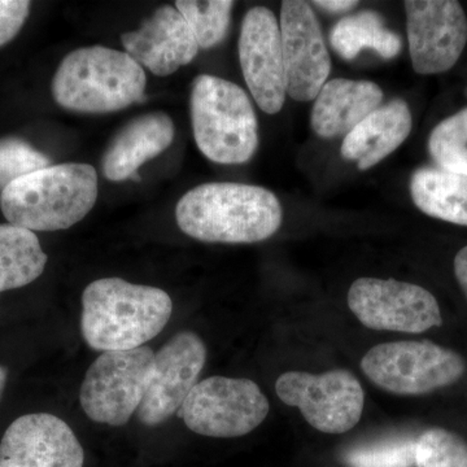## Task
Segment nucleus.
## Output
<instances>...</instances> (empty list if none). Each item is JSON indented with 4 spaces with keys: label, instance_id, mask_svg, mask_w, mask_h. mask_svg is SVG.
Returning <instances> with one entry per match:
<instances>
[{
    "label": "nucleus",
    "instance_id": "nucleus-1",
    "mask_svg": "<svg viewBox=\"0 0 467 467\" xmlns=\"http://www.w3.org/2000/svg\"><path fill=\"white\" fill-rule=\"evenodd\" d=\"M186 235L207 243H257L278 232L284 211L278 198L252 184H201L184 193L175 208Z\"/></svg>",
    "mask_w": 467,
    "mask_h": 467
},
{
    "label": "nucleus",
    "instance_id": "nucleus-2",
    "mask_svg": "<svg viewBox=\"0 0 467 467\" xmlns=\"http://www.w3.org/2000/svg\"><path fill=\"white\" fill-rule=\"evenodd\" d=\"M171 313L173 301L158 287L101 278L82 294L81 334L101 353L140 348L164 330Z\"/></svg>",
    "mask_w": 467,
    "mask_h": 467
},
{
    "label": "nucleus",
    "instance_id": "nucleus-3",
    "mask_svg": "<svg viewBox=\"0 0 467 467\" xmlns=\"http://www.w3.org/2000/svg\"><path fill=\"white\" fill-rule=\"evenodd\" d=\"M98 199L97 171L88 164L50 165L15 181L0 193L9 225L58 232L84 220Z\"/></svg>",
    "mask_w": 467,
    "mask_h": 467
},
{
    "label": "nucleus",
    "instance_id": "nucleus-4",
    "mask_svg": "<svg viewBox=\"0 0 467 467\" xmlns=\"http://www.w3.org/2000/svg\"><path fill=\"white\" fill-rule=\"evenodd\" d=\"M146 84L143 67L130 55L94 46L64 57L52 79V95L63 109L99 115L140 103Z\"/></svg>",
    "mask_w": 467,
    "mask_h": 467
},
{
    "label": "nucleus",
    "instance_id": "nucleus-5",
    "mask_svg": "<svg viewBox=\"0 0 467 467\" xmlns=\"http://www.w3.org/2000/svg\"><path fill=\"white\" fill-rule=\"evenodd\" d=\"M192 121L196 146L218 164H243L259 146L257 117L243 88L220 77L192 82Z\"/></svg>",
    "mask_w": 467,
    "mask_h": 467
},
{
    "label": "nucleus",
    "instance_id": "nucleus-6",
    "mask_svg": "<svg viewBox=\"0 0 467 467\" xmlns=\"http://www.w3.org/2000/svg\"><path fill=\"white\" fill-rule=\"evenodd\" d=\"M153 368L155 352L150 347L101 353L79 391L86 416L100 425H126L142 404Z\"/></svg>",
    "mask_w": 467,
    "mask_h": 467
},
{
    "label": "nucleus",
    "instance_id": "nucleus-7",
    "mask_svg": "<svg viewBox=\"0 0 467 467\" xmlns=\"http://www.w3.org/2000/svg\"><path fill=\"white\" fill-rule=\"evenodd\" d=\"M361 368L384 391L418 396L459 382L466 365L451 349L408 340L373 347L361 359Z\"/></svg>",
    "mask_w": 467,
    "mask_h": 467
},
{
    "label": "nucleus",
    "instance_id": "nucleus-8",
    "mask_svg": "<svg viewBox=\"0 0 467 467\" xmlns=\"http://www.w3.org/2000/svg\"><path fill=\"white\" fill-rule=\"evenodd\" d=\"M269 410L266 396L254 380L211 377L196 383L178 416L195 434L229 439L250 434Z\"/></svg>",
    "mask_w": 467,
    "mask_h": 467
},
{
    "label": "nucleus",
    "instance_id": "nucleus-9",
    "mask_svg": "<svg viewBox=\"0 0 467 467\" xmlns=\"http://www.w3.org/2000/svg\"><path fill=\"white\" fill-rule=\"evenodd\" d=\"M275 392L288 407L299 408L306 422L325 434L349 431L364 411V389L346 368L318 376L287 371L276 380Z\"/></svg>",
    "mask_w": 467,
    "mask_h": 467
},
{
    "label": "nucleus",
    "instance_id": "nucleus-10",
    "mask_svg": "<svg viewBox=\"0 0 467 467\" xmlns=\"http://www.w3.org/2000/svg\"><path fill=\"white\" fill-rule=\"evenodd\" d=\"M348 306L373 330L420 334L442 324L441 306L431 292L395 279H358L350 285Z\"/></svg>",
    "mask_w": 467,
    "mask_h": 467
},
{
    "label": "nucleus",
    "instance_id": "nucleus-11",
    "mask_svg": "<svg viewBox=\"0 0 467 467\" xmlns=\"http://www.w3.org/2000/svg\"><path fill=\"white\" fill-rule=\"evenodd\" d=\"M409 51L418 75L447 72L467 43V18L454 0H408Z\"/></svg>",
    "mask_w": 467,
    "mask_h": 467
},
{
    "label": "nucleus",
    "instance_id": "nucleus-12",
    "mask_svg": "<svg viewBox=\"0 0 467 467\" xmlns=\"http://www.w3.org/2000/svg\"><path fill=\"white\" fill-rule=\"evenodd\" d=\"M207 361V347L192 331H181L159 352L149 389L137 416L144 426L167 422L180 411L187 396L198 383Z\"/></svg>",
    "mask_w": 467,
    "mask_h": 467
},
{
    "label": "nucleus",
    "instance_id": "nucleus-13",
    "mask_svg": "<svg viewBox=\"0 0 467 467\" xmlns=\"http://www.w3.org/2000/svg\"><path fill=\"white\" fill-rule=\"evenodd\" d=\"M279 29L285 92L297 101L316 99L330 75L331 61L321 27L308 3L285 0Z\"/></svg>",
    "mask_w": 467,
    "mask_h": 467
},
{
    "label": "nucleus",
    "instance_id": "nucleus-14",
    "mask_svg": "<svg viewBox=\"0 0 467 467\" xmlns=\"http://www.w3.org/2000/svg\"><path fill=\"white\" fill-rule=\"evenodd\" d=\"M239 60L252 97L267 115L284 109L285 76L281 29L270 9L254 7L245 14L239 38Z\"/></svg>",
    "mask_w": 467,
    "mask_h": 467
},
{
    "label": "nucleus",
    "instance_id": "nucleus-15",
    "mask_svg": "<svg viewBox=\"0 0 467 467\" xmlns=\"http://www.w3.org/2000/svg\"><path fill=\"white\" fill-rule=\"evenodd\" d=\"M84 462L75 432L52 414L17 418L0 441V467H84Z\"/></svg>",
    "mask_w": 467,
    "mask_h": 467
},
{
    "label": "nucleus",
    "instance_id": "nucleus-16",
    "mask_svg": "<svg viewBox=\"0 0 467 467\" xmlns=\"http://www.w3.org/2000/svg\"><path fill=\"white\" fill-rule=\"evenodd\" d=\"M126 54L159 77L192 63L199 46L182 15L171 5L159 8L137 32L121 36Z\"/></svg>",
    "mask_w": 467,
    "mask_h": 467
},
{
    "label": "nucleus",
    "instance_id": "nucleus-17",
    "mask_svg": "<svg viewBox=\"0 0 467 467\" xmlns=\"http://www.w3.org/2000/svg\"><path fill=\"white\" fill-rule=\"evenodd\" d=\"M174 134L173 121L165 113L137 117L116 135L104 153L101 159L104 177L112 182L133 178L144 162L171 146Z\"/></svg>",
    "mask_w": 467,
    "mask_h": 467
},
{
    "label": "nucleus",
    "instance_id": "nucleus-18",
    "mask_svg": "<svg viewBox=\"0 0 467 467\" xmlns=\"http://www.w3.org/2000/svg\"><path fill=\"white\" fill-rule=\"evenodd\" d=\"M413 126L410 109L404 100L395 99L365 117L344 138L342 156L358 161L359 171L373 168L398 150Z\"/></svg>",
    "mask_w": 467,
    "mask_h": 467
},
{
    "label": "nucleus",
    "instance_id": "nucleus-19",
    "mask_svg": "<svg viewBox=\"0 0 467 467\" xmlns=\"http://www.w3.org/2000/svg\"><path fill=\"white\" fill-rule=\"evenodd\" d=\"M382 100V88L374 82L331 79L316 98L313 130L324 138L348 134L365 117L379 109Z\"/></svg>",
    "mask_w": 467,
    "mask_h": 467
},
{
    "label": "nucleus",
    "instance_id": "nucleus-20",
    "mask_svg": "<svg viewBox=\"0 0 467 467\" xmlns=\"http://www.w3.org/2000/svg\"><path fill=\"white\" fill-rule=\"evenodd\" d=\"M410 193L427 216L467 226V174L439 167L418 169L411 175Z\"/></svg>",
    "mask_w": 467,
    "mask_h": 467
},
{
    "label": "nucleus",
    "instance_id": "nucleus-21",
    "mask_svg": "<svg viewBox=\"0 0 467 467\" xmlns=\"http://www.w3.org/2000/svg\"><path fill=\"white\" fill-rule=\"evenodd\" d=\"M47 260L36 234L0 225V292L32 284L45 272Z\"/></svg>",
    "mask_w": 467,
    "mask_h": 467
},
{
    "label": "nucleus",
    "instance_id": "nucleus-22",
    "mask_svg": "<svg viewBox=\"0 0 467 467\" xmlns=\"http://www.w3.org/2000/svg\"><path fill=\"white\" fill-rule=\"evenodd\" d=\"M330 42L337 54L346 60H352L365 48L384 58L398 57L401 51L400 36L387 29L382 17L373 11L342 18L331 30Z\"/></svg>",
    "mask_w": 467,
    "mask_h": 467
},
{
    "label": "nucleus",
    "instance_id": "nucleus-23",
    "mask_svg": "<svg viewBox=\"0 0 467 467\" xmlns=\"http://www.w3.org/2000/svg\"><path fill=\"white\" fill-rule=\"evenodd\" d=\"M232 0H178L175 8L182 15L199 48H212L223 42L232 18Z\"/></svg>",
    "mask_w": 467,
    "mask_h": 467
},
{
    "label": "nucleus",
    "instance_id": "nucleus-24",
    "mask_svg": "<svg viewBox=\"0 0 467 467\" xmlns=\"http://www.w3.org/2000/svg\"><path fill=\"white\" fill-rule=\"evenodd\" d=\"M429 150L439 168L467 174V109L436 126L429 138Z\"/></svg>",
    "mask_w": 467,
    "mask_h": 467
},
{
    "label": "nucleus",
    "instance_id": "nucleus-25",
    "mask_svg": "<svg viewBox=\"0 0 467 467\" xmlns=\"http://www.w3.org/2000/svg\"><path fill=\"white\" fill-rule=\"evenodd\" d=\"M346 467H414L416 439L400 436L356 445L342 454Z\"/></svg>",
    "mask_w": 467,
    "mask_h": 467
},
{
    "label": "nucleus",
    "instance_id": "nucleus-26",
    "mask_svg": "<svg viewBox=\"0 0 467 467\" xmlns=\"http://www.w3.org/2000/svg\"><path fill=\"white\" fill-rule=\"evenodd\" d=\"M417 467H467V442L445 429L426 430L416 441Z\"/></svg>",
    "mask_w": 467,
    "mask_h": 467
},
{
    "label": "nucleus",
    "instance_id": "nucleus-27",
    "mask_svg": "<svg viewBox=\"0 0 467 467\" xmlns=\"http://www.w3.org/2000/svg\"><path fill=\"white\" fill-rule=\"evenodd\" d=\"M50 167V160L17 138L0 140V192L15 181Z\"/></svg>",
    "mask_w": 467,
    "mask_h": 467
},
{
    "label": "nucleus",
    "instance_id": "nucleus-28",
    "mask_svg": "<svg viewBox=\"0 0 467 467\" xmlns=\"http://www.w3.org/2000/svg\"><path fill=\"white\" fill-rule=\"evenodd\" d=\"M30 12L26 0H0V47L20 32Z\"/></svg>",
    "mask_w": 467,
    "mask_h": 467
},
{
    "label": "nucleus",
    "instance_id": "nucleus-29",
    "mask_svg": "<svg viewBox=\"0 0 467 467\" xmlns=\"http://www.w3.org/2000/svg\"><path fill=\"white\" fill-rule=\"evenodd\" d=\"M454 275L467 299V245L454 257Z\"/></svg>",
    "mask_w": 467,
    "mask_h": 467
},
{
    "label": "nucleus",
    "instance_id": "nucleus-30",
    "mask_svg": "<svg viewBox=\"0 0 467 467\" xmlns=\"http://www.w3.org/2000/svg\"><path fill=\"white\" fill-rule=\"evenodd\" d=\"M315 5L326 9V11L344 12L355 8L358 2H353V0H319V2H315Z\"/></svg>",
    "mask_w": 467,
    "mask_h": 467
},
{
    "label": "nucleus",
    "instance_id": "nucleus-31",
    "mask_svg": "<svg viewBox=\"0 0 467 467\" xmlns=\"http://www.w3.org/2000/svg\"><path fill=\"white\" fill-rule=\"evenodd\" d=\"M5 383H7V370L0 367V399H2L3 392H5Z\"/></svg>",
    "mask_w": 467,
    "mask_h": 467
}]
</instances>
